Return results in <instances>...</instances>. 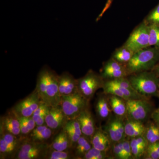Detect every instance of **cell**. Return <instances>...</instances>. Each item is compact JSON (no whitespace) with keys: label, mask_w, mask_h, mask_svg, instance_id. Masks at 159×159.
<instances>
[{"label":"cell","mask_w":159,"mask_h":159,"mask_svg":"<svg viewBox=\"0 0 159 159\" xmlns=\"http://www.w3.org/2000/svg\"><path fill=\"white\" fill-rule=\"evenodd\" d=\"M89 102L78 92L61 97L60 105L67 120L76 119L88 107Z\"/></svg>","instance_id":"5"},{"label":"cell","mask_w":159,"mask_h":159,"mask_svg":"<svg viewBox=\"0 0 159 159\" xmlns=\"http://www.w3.org/2000/svg\"><path fill=\"white\" fill-rule=\"evenodd\" d=\"M104 131L111 143L122 142L126 139L124 119L115 116L108 119L104 126Z\"/></svg>","instance_id":"9"},{"label":"cell","mask_w":159,"mask_h":159,"mask_svg":"<svg viewBox=\"0 0 159 159\" xmlns=\"http://www.w3.org/2000/svg\"><path fill=\"white\" fill-rule=\"evenodd\" d=\"M130 144L131 148L132 153L134 159H140L144 157L145 150L147 146L139 145L134 142L132 139H130Z\"/></svg>","instance_id":"25"},{"label":"cell","mask_w":159,"mask_h":159,"mask_svg":"<svg viewBox=\"0 0 159 159\" xmlns=\"http://www.w3.org/2000/svg\"><path fill=\"white\" fill-rule=\"evenodd\" d=\"M67 121L60 105L51 107L46 116V125L52 129L63 126Z\"/></svg>","instance_id":"12"},{"label":"cell","mask_w":159,"mask_h":159,"mask_svg":"<svg viewBox=\"0 0 159 159\" xmlns=\"http://www.w3.org/2000/svg\"><path fill=\"white\" fill-rule=\"evenodd\" d=\"M95 110L97 117L100 120L108 119L111 116L112 111L108 95L103 93L97 98L95 103Z\"/></svg>","instance_id":"15"},{"label":"cell","mask_w":159,"mask_h":159,"mask_svg":"<svg viewBox=\"0 0 159 159\" xmlns=\"http://www.w3.org/2000/svg\"><path fill=\"white\" fill-rule=\"evenodd\" d=\"M51 129H52L48 127L38 134L31 137L32 141L35 142H40L48 140L52 135V131Z\"/></svg>","instance_id":"29"},{"label":"cell","mask_w":159,"mask_h":159,"mask_svg":"<svg viewBox=\"0 0 159 159\" xmlns=\"http://www.w3.org/2000/svg\"><path fill=\"white\" fill-rule=\"evenodd\" d=\"M112 0H108V4H109L110 2H111Z\"/></svg>","instance_id":"38"},{"label":"cell","mask_w":159,"mask_h":159,"mask_svg":"<svg viewBox=\"0 0 159 159\" xmlns=\"http://www.w3.org/2000/svg\"><path fill=\"white\" fill-rule=\"evenodd\" d=\"M143 157L145 159H159V153L150 144H148Z\"/></svg>","instance_id":"31"},{"label":"cell","mask_w":159,"mask_h":159,"mask_svg":"<svg viewBox=\"0 0 159 159\" xmlns=\"http://www.w3.org/2000/svg\"><path fill=\"white\" fill-rule=\"evenodd\" d=\"M42 102L37 92L34 89L29 96L16 104L13 108V113L20 116H32Z\"/></svg>","instance_id":"8"},{"label":"cell","mask_w":159,"mask_h":159,"mask_svg":"<svg viewBox=\"0 0 159 159\" xmlns=\"http://www.w3.org/2000/svg\"><path fill=\"white\" fill-rule=\"evenodd\" d=\"M100 75L104 80H112L129 76L126 66L120 63L112 58L105 62Z\"/></svg>","instance_id":"10"},{"label":"cell","mask_w":159,"mask_h":159,"mask_svg":"<svg viewBox=\"0 0 159 159\" xmlns=\"http://www.w3.org/2000/svg\"><path fill=\"white\" fill-rule=\"evenodd\" d=\"M127 116L128 119L143 122L151 119L155 109L149 99H131L126 101Z\"/></svg>","instance_id":"4"},{"label":"cell","mask_w":159,"mask_h":159,"mask_svg":"<svg viewBox=\"0 0 159 159\" xmlns=\"http://www.w3.org/2000/svg\"><path fill=\"white\" fill-rule=\"evenodd\" d=\"M21 117L22 118L23 120L25 123L26 125H27V127H28L30 131L33 130L36 127V123H35L33 119H32V117Z\"/></svg>","instance_id":"33"},{"label":"cell","mask_w":159,"mask_h":159,"mask_svg":"<svg viewBox=\"0 0 159 159\" xmlns=\"http://www.w3.org/2000/svg\"><path fill=\"white\" fill-rule=\"evenodd\" d=\"M122 144L124 152V159H134L132 153L129 140L125 139L124 141H122Z\"/></svg>","instance_id":"32"},{"label":"cell","mask_w":159,"mask_h":159,"mask_svg":"<svg viewBox=\"0 0 159 159\" xmlns=\"http://www.w3.org/2000/svg\"><path fill=\"white\" fill-rule=\"evenodd\" d=\"M134 53L130 49L123 45L116 50L112 58L117 61L126 66L131 59Z\"/></svg>","instance_id":"20"},{"label":"cell","mask_w":159,"mask_h":159,"mask_svg":"<svg viewBox=\"0 0 159 159\" xmlns=\"http://www.w3.org/2000/svg\"><path fill=\"white\" fill-rule=\"evenodd\" d=\"M104 83V80L100 74L90 70L84 77L77 79V91L90 101L97 90L102 88Z\"/></svg>","instance_id":"6"},{"label":"cell","mask_w":159,"mask_h":159,"mask_svg":"<svg viewBox=\"0 0 159 159\" xmlns=\"http://www.w3.org/2000/svg\"><path fill=\"white\" fill-rule=\"evenodd\" d=\"M145 21L148 24H155L159 26V3L150 11Z\"/></svg>","instance_id":"27"},{"label":"cell","mask_w":159,"mask_h":159,"mask_svg":"<svg viewBox=\"0 0 159 159\" xmlns=\"http://www.w3.org/2000/svg\"><path fill=\"white\" fill-rule=\"evenodd\" d=\"M151 119L159 126V107L157 109H155L152 114Z\"/></svg>","instance_id":"36"},{"label":"cell","mask_w":159,"mask_h":159,"mask_svg":"<svg viewBox=\"0 0 159 159\" xmlns=\"http://www.w3.org/2000/svg\"><path fill=\"white\" fill-rule=\"evenodd\" d=\"M19 121L20 123V128L21 134H22L26 135L29 134L30 132V130H29L27 125H26L25 121H24L22 117L19 116H16Z\"/></svg>","instance_id":"34"},{"label":"cell","mask_w":159,"mask_h":159,"mask_svg":"<svg viewBox=\"0 0 159 159\" xmlns=\"http://www.w3.org/2000/svg\"><path fill=\"white\" fill-rule=\"evenodd\" d=\"M59 76L48 67H44L38 76L35 90L43 102L51 107L60 105L61 97L58 82Z\"/></svg>","instance_id":"1"},{"label":"cell","mask_w":159,"mask_h":159,"mask_svg":"<svg viewBox=\"0 0 159 159\" xmlns=\"http://www.w3.org/2000/svg\"><path fill=\"white\" fill-rule=\"evenodd\" d=\"M109 157H110L108 155L107 152L98 150L93 147L81 158V159H105L108 158Z\"/></svg>","instance_id":"24"},{"label":"cell","mask_w":159,"mask_h":159,"mask_svg":"<svg viewBox=\"0 0 159 159\" xmlns=\"http://www.w3.org/2000/svg\"><path fill=\"white\" fill-rule=\"evenodd\" d=\"M124 45L134 53L150 47L148 25L145 20L134 29Z\"/></svg>","instance_id":"7"},{"label":"cell","mask_w":159,"mask_h":159,"mask_svg":"<svg viewBox=\"0 0 159 159\" xmlns=\"http://www.w3.org/2000/svg\"><path fill=\"white\" fill-rule=\"evenodd\" d=\"M159 61L158 48L149 47L137 51L126 65L129 76L144 71L152 70Z\"/></svg>","instance_id":"2"},{"label":"cell","mask_w":159,"mask_h":159,"mask_svg":"<svg viewBox=\"0 0 159 159\" xmlns=\"http://www.w3.org/2000/svg\"><path fill=\"white\" fill-rule=\"evenodd\" d=\"M87 107L76 118L78 120L82 134L91 139L97 130L93 115Z\"/></svg>","instance_id":"13"},{"label":"cell","mask_w":159,"mask_h":159,"mask_svg":"<svg viewBox=\"0 0 159 159\" xmlns=\"http://www.w3.org/2000/svg\"><path fill=\"white\" fill-rule=\"evenodd\" d=\"M1 123V131L2 132L9 133L16 136L21 134L19 121L13 113L12 116L4 117Z\"/></svg>","instance_id":"18"},{"label":"cell","mask_w":159,"mask_h":159,"mask_svg":"<svg viewBox=\"0 0 159 159\" xmlns=\"http://www.w3.org/2000/svg\"><path fill=\"white\" fill-rule=\"evenodd\" d=\"M71 156L68 152L66 151H57L54 150L49 154L48 158L49 159H69L70 158Z\"/></svg>","instance_id":"30"},{"label":"cell","mask_w":159,"mask_h":159,"mask_svg":"<svg viewBox=\"0 0 159 159\" xmlns=\"http://www.w3.org/2000/svg\"><path fill=\"white\" fill-rule=\"evenodd\" d=\"M111 149L112 157L115 159H124L122 142L112 143Z\"/></svg>","instance_id":"26"},{"label":"cell","mask_w":159,"mask_h":159,"mask_svg":"<svg viewBox=\"0 0 159 159\" xmlns=\"http://www.w3.org/2000/svg\"><path fill=\"white\" fill-rule=\"evenodd\" d=\"M71 147L70 139L63 129L55 137L52 142V147L54 150L64 151Z\"/></svg>","instance_id":"21"},{"label":"cell","mask_w":159,"mask_h":159,"mask_svg":"<svg viewBox=\"0 0 159 159\" xmlns=\"http://www.w3.org/2000/svg\"><path fill=\"white\" fill-rule=\"evenodd\" d=\"M148 144L159 142V126L153 120H148L145 124L143 136Z\"/></svg>","instance_id":"19"},{"label":"cell","mask_w":159,"mask_h":159,"mask_svg":"<svg viewBox=\"0 0 159 159\" xmlns=\"http://www.w3.org/2000/svg\"><path fill=\"white\" fill-rule=\"evenodd\" d=\"M48 127V126L47 125H43L36 126V127H35V128L32 130V134H31V137L34 136L38 134H39L42 132L43 131L45 130Z\"/></svg>","instance_id":"35"},{"label":"cell","mask_w":159,"mask_h":159,"mask_svg":"<svg viewBox=\"0 0 159 159\" xmlns=\"http://www.w3.org/2000/svg\"><path fill=\"white\" fill-rule=\"evenodd\" d=\"M157 97H158V99H159V91Z\"/></svg>","instance_id":"39"},{"label":"cell","mask_w":159,"mask_h":159,"mask_svg":"<svg viewBox=\"0 0 159 159\" xmlns=\"http://www.w3.org/2000/svg\"><path fill=\"white\" fill-rule=\"evenodd\" d=\"M102 89L104 93L117 96L125 99L126 101L131 99L146 98L142 97L135 91L120 87L109 80H104Z\"/></svg>","instance_id":"11"},{"label":"cell","mask_w":159,"mask_h":159,"mask_svg":"<svg viewBox=\"0 0 159 159\" xmlns=\"http://www.w3.org/2000/svg\"><path fill=\"white\" fill-rule=\"evenodd\" d=\"M110 104L115 116L125 119L127 116V104L125 99L114 95H108Z\"/></svg>","instance_id":"17"},{"label":"cell","mask_w":159,"mask_h":159,"mask_svg":"<svg viewBox=\"0 0 159 159\" xmlns=\"http://www.w3.org/2000/svg\"><path fill=\"white\" fill-rule=\"evenodd\" d=\"M151 71L153 72L159 78V63L157 64Z\"/></svg>","instance_id":"37"},{"label":"cell","mask_w":159,"mask_h":159,"mask_svg":"<svg viewBox=\"0 0 159 159\" xmlns=\"http://www.w3.org/2000/svg\"><path fill=\"white\" fill-rule=\"evenodd\" d=\"M148 25L149 46L159 48V26L155 24Z\"/></svg>","instance_id":"23"},{"label":"cell","mask_w":159,"mask_h":159,"mask_svg":"<svg viewBox=\"0 0 159 159\" xmlns=\"http://www.w3.org/2000/svg\"><path fill=\"white\" fill-rule=\"evenodd\" d=\"M60 94L61 97L78 92L77 80L68 73L65 72L59 76L58 82Z\"/></svg>","instance_id":"14"},{"label":"cell","mask_w":159,"mask_h":159,"mask_svg":"<svg viewBox=\"0 0 159 159\" xmlns=\"http://www.w3.org/2000/svg\"><path fill=\"white\" fill-rule=\"evenodd\" d=\"M75 146L76 157L81 159L93 147V145L89 141L88 138L82 135L78 139Z\"/></svg>","instance_id":"22"},{"label":"cell","mask_w":159,"mask_h":159,"mask_svg":"<svg viewBox=\"0 0 159 159\" xmlns=\"http://www.w3.org/2000/svg\"><path fill=\"white\" fill-rule=\"evenodd\" d=\"M128 78L134 89L142 97L147 99L157 97L159 78L152 71L131 74Z\"/></svg>","instance_id":"3"},{"label":"cell","mask_w":159,"mask_h":159,"mask_svg":"<svg viewBox=\"0 0 159 159\" xmlns=\"http://www.w3.org/2000/svg\"><path fill=\"white\" fill-rule=\"evenodd\" d=\"M16 147L9 145L3 139H0V152L1 155L7 156L11 154L16 149Z\"/></svg>","instance_id":"28"},{"label":"cell","mask_w":159,"mask_h":159,"mask_svg":"<svg viewBox=\"0 0 159 159\" xmlns=\"http://www.w3.org/2000/svg\"><path fill=\"white\" fill-rule=\"evenodd\" d=\"M125 136L131 139L143 136L145 130V124L143 122L125 118Z\"/></svg>","instance_id":"16"}]
</instances>
